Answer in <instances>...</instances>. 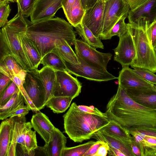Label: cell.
<instances>
[{
  "label": "cell",
  "mask_w": 156,
  "mask_h": 156,
  "mask_svg": "<svg viewBox=\"0 0 156 156\" xmlns=\"http://www.w3.org/2000/svg\"><path fill=\"white\" fill-rule=\"evenodd\" d=\"M106 107L109 120L115 121L129 132L134 130L156 132V108L138 103L119 85Z\"/></svg>",
  "instance_id": "cell-1"
},
{
  "label": "cell",
  "mask_w": 156,
  "mask_h": 156,
  "mask_svg": "<svg viewBox=\"0 0 156 156\" xmlns=\"http://www.w3.org/2000/svg\"><path fill=\"white\" fill-rule=\"evenodd\" d=\"M27 27L25 36L32 40L42 58L55 48L59 40H65L71 46L76 38L72 26L58 17L35 22L25 18Z\"/></svg>",
  "instance_id": "cell-2"
},
{
  "label": "cell",
  "mask_w": 156,
  "mask_h": 156,
  "mask_svg": "<svg viewBox=\"0 0 156 156\" xmlns=\"http://www.w3.org/2000/svg\"><path fill=\"white\" fill-rule=\"evenodd\" d=\"M65 132L75 142H82L92 138L94 133L109 122L108 117L98 116L83 111L75 102L63 116Z\"/></svg>",
  "instance_id": "cell-3"
},
{
  "label": "cell",
  "mask_w": 156,
  "mask_h": 156,
  "mask_svg": "<svg viewBox=\"0 0 156 156\" xmlns=\"http://www.w3.org/2000/svg\"><path fill=\"white\" fill-rule=\"evenodd\" d=\"M24 17L17 13L2 27L0 31V61L5 57L12 56L27 72H34L33 69L22 48L20 34L27 29Z\"/></svg>",
  "instance_id": "cell-4"
},
{
  "label": "cell",
  "mask_w": 156,
  "mask_h": 156,
  "mask_svg": "<svg viewBox=\"0 0 156 156\" xmlns=\"http://www.w3.org/2000/svg\"><path fill=\"white\" fill-rule=\"evenodd\" d=\"M127 24L136 52V58L130 66L134 69H144L156 73V54L151 38L150 23L142 18Z\"/></svg>",
  "instance_id": "cell-5"
},
{
  "label": "cell",
  "mask_w": 156,
  "mask_h": 156,
  "mask_svg": "<svg viewBox=\"0 0 156 156\" xmlns=\"http://www.w3.org/2000/svg\"><path fill=\"white\" fill-rule=\"evenodd\" d=\"M130 10L125 0H105L100 39L105 40L113 26L124 15L128 13Z\"/></svg>",
  "instance_id": "cell-6"
},
{
  "label": "cell",
  "mask_w": 156,
  "mask_h": 156,
  "mask_svg": "<svg viewBox=\"0 0 156 156\" xmlns=\"http://www.w3.org/2000/svg\"><path fill=\"white\" fill-rule=\"evenodd\" d=\"M75 53L89 65L100 69L107 70L108 63L112 55L98 51L80 39H76L74 43Z\"/></svg>",
  "instance_id": "cell-7"
},
{
  "label": "cell",
  "mask_w": 156,
  "mask_h": 156,
  "mask_svg": "<svg viewBox=\"0 0 156 156\" xmlns=\"http://www.w3.org/2000/svg\"><path fill=\"white\" fill-rule=\"evenodd\" d=\"M79 63L74 65L64 61L67 70L69 73L76 76L98 82L107 81L117 77L107 70L99 69L88 64L82 58L77 56Z\"/></svg>",
  "instance_id": "cell-8"
},
{
  "label": "cell",
  "mask_w": 156,
  "mask_h": 156,
  "mask_svg": "<svg viewBox=\"0 0 156 156\" xmlns=\"http://www.w3.org/2000/svg\"><path fill=\"white\" fill-rule=\"evenodd\" d=\"M12 122V131L7 156H16L17 144L20 145L24 155H28L25 147L24 139L26 133L33 128L31 122H27L25 116L17 115L10 117Z\"/></svg>",
  "instance_id": "cell-9"
},
{
  "label": "cell",
  "mask_w": 156,
  "mask_h": 156,
  "mask_svg": "<svg viewBox=\"0 0 156 156\" xmlns=\"http://www.w3.org/2000/svg\"><path fill=\"white\" fill-rule=\"evenodd\" d=\"M56 84L54 96L70 97L73 99L80 94L82 85L76 78L67 71H56Z\"/></svg>",
  "instance_id": "cell-10"
},
{
  "label": "cell",
  "mask_w": 156,
  "mask_h": 156,
  "mask_svg": "<svg viewBox=\"0 0 156 156\" xmlns=\"http://www.w3.org/2000/svg\"><path fill=\"white\" fill-rule=\"evenodd\" d=\"M119 38L118 46L114 49V60L120 63L122 67L129 66L136 56L133 39L129 29L126 34Z\"/></svg>",
  "instance_id": "cell-11"
},
{
  "label": "cell",
  "mask_w": 156,
  "mask_h": 156,
  "mask_svg": "<svg viewBox=\"0 0 156 156\" xmlns=\"http://www.w3.org/2000/svg\"><path fill=\"white\" fill-rule=\"evenodd\" d=\"M23 85L38 111L44 108L45 107L44 90L40 80L34 72H27Z\"/></svg>",
  "instance_id": "cell-12"
},
{
  "label": "cell",
  "mask_w": 156,
  "mask_h": 156,
  "mask_svg": "<svg viewBox=\"0 0 156 156\" xmlns=\"http://www.w3.org/2000/svg\"><path fill=\"white\" fill-rule=\"evenodd\" d=\"M105 3L104 0L99 1L86 10L82 21L97 37H99L101 33Z\"/></svg>",
  "instance_id": "cell-13"
},
{
  "label": "cell",
  "mask_w": 156,
  "mask_h": 156,
  "mask_svg": "<svg viewBox=\"0 0 156 156\" xmlns=\"http://www.w3.org/2000/svg\"><path fill=\"white\" fill-rule=\"evenodd\" d=\"M119 85L124 89H155L153 84L136 74L129 66L122 67L118 77Z\"/></svg>",
  "instance_id": "cell-14"
},
{
  "label": "cell",
  "mask_w": 156,
  "mask_h": 156,
  "mask_svg": "<svg viewBox=\"0 0 156 156\" xmlns=\"http://www.w3.org/2000/svg\"><path fill=\"white\" fill-rule=\"evenodd\" d=\"M63 0H37L30 16L35 22L53 18L57 11L62 8Z\"/></svg>",
  "instance_id": "cell-15"
},
{
  "label": "cell",
  "mask_w": 156,
  "mask_h": 156,
  "mask_svg": "<svg viewBox=\"0 0 156 156\" xmlns=\"http://www.w3.org/2000/svg\"><path fill=\"white\" fill-rule=\"evenodd\" d=\"M31 122L33 128L44 140L48 144L52 139L55 127L45 114L38 111L32 117Z\"/></svg>",
  "instance_id": "cell-16"
},
{
  "label": "cell",
  "mask_w": 156,
  "mask_h": 156,
  "mask_svg": "<svg viewBox=\"0 0 156 156\" xmlns=\"http://www.w3.org/2000/svg\"><path fill=\"white\" fill-rule=\"evenodd\" d=\"M40 80L45 93L44 106L48 100L54 96L56 84V71L46 66L34 72Z\"/></svg>",
  "instance_id": "cell-17"
},
{
  "label": "cell",
  "mask_w": 156,
  "mask_h": 156,
  "mask_svg": "<svg viewBox=\"0 0 156 156\" xmlns=\"http://www.w3.org/2000/svg\"><path fill=\"white\" fill-rule=\"evenodd\" d=\"M127 17L129 23L142 18L151 23L156 19V0H150L136 8L130 10Z\"/></svg>",
  "instance_id": "cell-18"
},
{
  "label": "cell",
  "mask_w": 156,
  "mask_h": 156,
  "mask_svg": "<svg viewBox=\"0 0 156 156\" xmlns=\"http://www.w3.org/2000/svg\"><path fill=\"white\" fill-rule=\"evenodd\" d=\"M66 142V137L58 129L55 127L52 140L48 144L41 147L44 155L62 156Z\"/></svg>",
  "instance_id": "cell-19"
},
{
  "label": "cell",
  "mask_w": 156,
  "mask_h": 156,
  "mask_svg": "<svg viewBox=\"0 0 156 156\" xmlns=\"http://www.w3.org/2000/svg\"><path fill=\"white\" fill-rule=\"evenodd\" d=\"M92 138L107 143L109 145L119 150L126 156H135L132 152L130 143L104 131L98 130Z\"/></svg>",
  "instance_id": "cell-20"
},
{
  "label": "cell",
  "mask_w": 156,
  "mask_h": 156,
  "mask_svg": "<svg viewBox=\"0 0 156 156\" xmlns=\"http://www.w3.org/2000/svg\"><path fill=\"white\" fill-rule=\"evenodd\" d=\"M125 90L128 95L138 103L150 108H156V89Z\"/></svg>",
  "instance_id": "cell-21"
},
{
  "label": "cell",
  "mask_w": 156,
  "mask_h": 156,
  "mask_svg": "<svg viewBox=\"0 0 156 156\" xmlns=\"http://www.w3.org/2000/svg\"><path fill=\"white\" fill-rule=\"evenodd\" d=\"M27 29L21 32L19 35V38L25 54L33 69L36 71L38 70L42 58L33 41L25 36Z\"/></svg>",
  "instance_id": "cell-22"
},
{
  "label": "cell",
  "mask_w": 156,
  "mask_h": 156,
  "mask_svg": "<svg viewBox=\"0 0 156 156\" xmlns=\"http://www.w3.org/2000/svg\"><path fill=\"white\" fill-rule=\"evenodd\" d=\"M24 98L19 89L4 105L0 106V119L10 117L16 110L24 105Z\"/></svg>",
  "instance_id": "cell-23"
},
{
  "label": "cell",
  "mask_w": 156,
  "mask_h": 156,
  "mask_svg": "<svg viewBox=\"0 0 156 156\" xmlns=\"http://www.w3.org/2000/svg\"><path fill=\"white\" fill-rule=\"evenodd\" d=\"M11 118L3 121L0 126V156H7L12 131Z\"/></svg>",
  "instance_id": "cell-24"
},
{
  "label": "cell",
  "mask_w": 156,
  "mask_h": 156,
  "mask_svg": "<svg viewBox=\"0 0 156 156\" xmlns=\"http://www.w3.org/2000/svg\"><path fill=\"white\" fill-rule=\"evenodd\" d=\"M129 133L138 145L141 154L145 148L156 149V136L147 135L146 132L144 130H134Z\"/></svg>",
  "instance_id": "cell-25"
},
{
  "label": "cell",
  "mask_w": 156,
  "mask_h": 156,
  "mask_svg": "<svg viewBox=\"0 0 156 156\" xmlns=\"http://www.w3.org/2000/svg\"><path fill=\"white\" fill-rule=\"evenodd\" d=\"M52 51L58 54L66 62L74 65L79 63L76 53L68 42L65 40L57 41L55 44V48Z\"/></svg>",
  "instance_id": "cell-26"
},
{
  "label": "cell",
  "mask_w": 156,
  "mask_h": 156,
  "mask_svg": "<svg viewBox=\"0 0 156 156\" xmlns=\"http://www.w3.org/2000/svg\"><path fill=\"white\" fill-rule=\"evenodd\" d=\"M75 29L82 41L94 48H104V45L100 38L96 37L82 22L75 27Z\"/></svg>",
  "instance_id": "cell-27"
},
{
  "label": "cell",
  "mask_w": 156,
  "mask_h": 156,
  "mask_svg": "<svg viewBox=\"0 0 156 156\" xmlns=\"http://www.w3.org/2000/svg\"><path fill=\"white\" fill-rule=\"evenodd\" d=\"M24 70L12 56L5 57L0 61V73L12 80L14 76H19Z\"/></svg>",
  "instance_id": "cell-28"
},
{
  "label": "cell",
  "mask_w": 156,
  "mask_h": 156,
  "mask_svg": "<svg viewBox=\"0 0 156 156\" xmlns=\"http://www.w3.org/2000/svg\"><path fill=\"white\" fill-rule=\"evenodd\" d=\"M85 12L81 0H76L65 14L70 24L75 28L82 22Z\"/></svg>",
  "instance_id": "cell-29"
},
{
  "label": "cell",
  "mask_w": 156,
  "mask_h": 156,
  "mask_svg": "<svg viewBox=\"0 0 156 156\" xmlns=\"http://www.w3.org/2000/svg\"><path fill=\"white\" fill-rule=\"evenodd\" d=\"M100 130L130 143L131 136L128 131L115 120H109V123Z\"/></svg>",
  "instance_id": "cell-30"
},
{
  "label": "cell",
  "mask_w": 156,
  "mask_h": 156,
  "mask_svg": "<svg viewBox=\"0 0 156 156\" xmlns=\"http://www.w3.org/2000/svg\"><path fill=\"white\" fill-rule=\"evenodd\" d=\"M43 67L51 68L55 71H67L64 61L57 53L52 51L45 55L41 59Z\"/></svg>",
  "instance_id": "cell-31"
},
{
  "label": "cell",
  "mask_w": 156,
  "mask_h": 156,
  "mask_svg": "<svg viewBox=\"0 0 156 156\" xmlns=\"http://www.w3.org/2000/svg\"><path fill=\"white\" fill-rule=\"evenodd\" d=\"M73 99L70 97L54 96L47 102L46 106L54 113H62L69 107Z\"/></svg>",
  "instance_id": "cell-32"
},
{
  "label": "cell",
  "mask_w": 156,
  "mask_h": 156,
  "mask_svg": "<svg viewBox=\"0 0 156 156\" xmlns=\"http://www.w3.org/2000/svg\"><path fill=\"white\" fill-rule=\"evenodd\" d=\"M128 13L124 15L113 26L105 40L111 39L114 36L120 37L126 34L129 30L127 23L125 22V19L127 17Z\"/></svg>",
  "instance_id": "cell-33"
},
{
  "label": "cell",
  "mask_w": 156,
  "mask_h": 156,
  "mask_svg": "<svg viewBox=\"0 0 156 156\" xmlns=\"http://www.w3.org/2000/svg\"><path fill=\"white\" fill-rule=\"evenodd\" d=\"M96 141H90L76 146L66 147L63 151L62 156H83L90 147Z\"/></svg>",
  "instance_id": "cell-34"
},
{
  "label": "cell",
  "mask_w": 156,
  "mask_h": 156,
  "mask_svg": "<svg viewBox=\"0 0 156 156\" xmlns=\"http://www.w3.org/2000/svg\"><path fill=\"white\" fill-rule=\"evenodd\" d=\"M36 131L31 129L26 133L25 136V147L28 156L35 155V150L38 147Z\"/></svg>",
  "instance_id": "cell-35"
},
{
  "label": "cell",
  "mask_w": 156,
  "mask_h": 156,
  "mask_svg": "<svg viewBox=\"0 0 156 156\" xmlns=\"http://www.w3.org/2000/svg\"><path fill=\"white\" fill-rule=\"evenodd\" d=\"M37 0H17L18 12L24 17L30 16Z\"/></svg>",
  "instance_id": "cell-36"
},
{
  "label": "cell",
  "mask_w": 156,
  "mask_h": 156,
  "mask_svg": "<svg viewBox=\"0 0 156 156\" xmlns=\"http://www.w3.org/2000/svg\"><path fill=\"white\" fill-rule=\"evenodd\" d=\"M12 81L14 82L18 87L19 89L24 98L26 105L29 106L33 112L36 113L38 111L27 93L23 85L24 82L18 76H15L12 78Z\"/></svg>",
  "instance_id": "cell-37"
},
{
  "label": "cell",
  "mask_w": 156,
  "mask_h": 156,
  "mask_svg": "<svg viewBox=\"0 0 156 156\" xmlns=\"http://www.w3.org/2000/svg\"><path fill=\"white\" fill-rule=\"evenodd\" d=\"M18 90L19 88L16 84L12 81L0 96V106L5 105Z\"/></svg>",
  "instance_id": "cell-38"
},
{
  "label": "cell",
  "mask_w": 156,
  "mask_h": 156,
  "mask_svg": "<svg viewBox=\"0 0 156 156\" xmlns=\"http://www.w3.org/2000/svg\"><path fill=\"white\" fill-rule=\"evenodd\" d=\"M137 75L148 82L156 85V75L148 70L136 68L133 69Z\"/></svg>",
  "instance_id": "cell-39"
},
{
  "label": "cell",
  "mask_w": 156,
  "mask_h": 156,
  "mask_svg": "<svg viewBox=\"0 0 156 156\" xmlns=\"http://www.w3.org/2000/svg\"><path fill=\"white\" fill-rule=\"evenodd\" d=\"M11 9L8 3L0 5V27H4L8 23V18Z\"/></svg>",
  "instance_id": "cell-40"
},
{
  "label": "cell",
  "mask_w": 156,
  "mask_h": 156,
  "mask_svg": "<svg viewBox=\"0 0 156 156\" xmlns=\"http://www.w3.org/2000/svg\"><path fill=\"white\" fill-rule=\"evenodd\" d=\"M78 107L81 110L91 114L101 116H107L105 112L103 113L101 112L96 108L93 109L90 106L83 105H78Z\"/></svg>",
  "instance_id": "cell-41"
},
{
  "label": "cell",
  "mask_w": 156,
  "mask_h": 156,
  "mask_svg": "<svg viewBox=\"0 0 156 156\" xmlns=\"http://www.w3.org/2000/svg\"><path fill=\"white\" fill-rule=\"evenodd\" d=\"M12 81L9 77L0 73V96Z\"/></svg>",
  "instance_id": "cell-42"
},
{
  "label": "cell",
  "mask_w": 156,
  "mask_h": 156,
  "mask_svg": "<svg viewBox=\"0 0 156 156\" xmlns=\"http://www.w3.org/2000/svg\"><path fill=\"white\" fill-rule=\"evenodd\" d=\"M104 142L98 140L92 145L83 155V156L93 155L95 154L100 146L104 143Z\"/></svg>",
  "instance_id": "cell-43"
},
{
  "label": "cell",
  "mask_w": 156,
  "mask_h": 156,
  "mask_svg": "<svg viewBox=\"0 0 156 156\" xmlns=\"http://www.w3.org/2000/svg\"><path fill=\"white\" fill-rule=\"evenodd\" d=\"M109 145L107 142H104L98 148L97 151L93 156H106L108 154Z\"/></svg>",
  "instance_id": "cell-44"
},
{
  "label": "cell",
  "mask_w": 156,
  "mask_h": 156,
  "mask_svg": "<svg viewBox=\"0 0 156 156\" xmlns=\"http://www.w3.org/2000/svg\"><path fill=\"white\" fill-rule=\"evenodd\" d=\"M31 110V108L27 105H24L15 111L10 117L17 115L26 116L29 111Z\"/></svg>",
  "instance_id": "cell-45"
},
{
  "label": "cell",
  "mask_w": 156,
  "mask_h": 156,
  "mask_svg": "<svg viewBox=\"0 0 156 156\" xmlns=\"http://www.w3.org/2000/svg\"><path fill=\"white\" fill-rule=\"evenodd\" d=\"M150 0H125L129 4L130 10L138 8Z\"/></svg>",
  "instance_id": "cell-46"
},
{
  "label": "cell",
  "mask_w": 156,
  "mask_h": 156,
  "mask_svg": "<svg viewBox=\"0 0 156 156\" xmlns=\"http://www.w3.org/2000/svg\"><path fill=\"white\" fill-rule=\"evenodd\" d=\"M130 145L132 152L135 156H141V151L138 145L132 139V137Z\"/></svg>",
  "instance_id": "cell-47"
},
{
  "label": "cell",
  "mask_w": 156,
  "mask_h": 156,
  "mask_svg": "<svg viewBox=\"0 0 156 156\" xmlns=\"http://www.w3.org/2000/svg\"><path fill=\"white\" fill-rule=\"evenodd\" d=\"M109 156H126V155L119 150L109 145V149L108 151Z\"/></svg>",
  "instance_id": "cell-48"
},
{
  "label": "cell",
  "mask_w": 156,
  "mask_h": 156,
  "mask_svg": "<svg viewBox=\"0 0 156 156\" xmlns=\"http://www.w3.org/2000/svg\"><path fill=\"white\" fill-rule=\"evenodd\" d=\"M84 9L86 10L93 7L98 0H81Z\"/></svg>",
  "instance_id": "cell-49"
},
{
  "label": "cell",
  "mask_w": 156,
  "mask_h": 156,
  "mask_svg": "<svg viewBox=\"0 0 156 156\" xmlns=\"http://www.w3.org/2000/svg\"><path fill=\"white\" fill-rule=\"evenodd\" d=\"M151 35L153 45L156 39V19L150 23Z\"/></svg>",
  "instance_id": "cell-50"
},
{
  "label": "cell",
  "mask_w": 156,
  "mask_h": 156,
  "mask_svg": "<svg viewBox=\"0 0 156 156\" xmlns=\"http://www.w3.org/2000/svg\"><path fill=\"white\" fill-rule=\"evenodd\" d=\"M141 156H156V149L145 148L141 153Z\"/></svg>",
  "instance_id": "cell-51"
},
{
  "label": "cell",
  "mask_w": 156,
  "mask_h": 156,
  "mask_svg": "<svg viewBox=\"0 0 156 156\" xmlns=\"http://www.w3.org/2000/svg\"><path fill=\"white\" fill-rule=\"evenodd\" d=\"M9 2H17V0H0V5L5 4L8 3Z\"/></svg>",
  "instance_id": "cell-52"
},
{
  "label": "cell",
  "mask_w": 156,
  "mask_h": 156,
  "mask_svg": "<svg viewBox=\"0 0 156 156\" xmlns=\"http://www.w3.org/2000/svg\"><path fill=\"white\" fill-rule=\"evenodd\" d=\"M153 46L154 48L156 47V39L155 41L153 44Z\"/></svg>",
  "instance_id": "cell-53"
},
{
  "label": "cell",
  "mask_w": 156,
  "mask_h": 156,
  "mask_svg": "<svg viewBox=\"0 0 156 156\" xmlns=\"http://www.w3.org/2000/svg\"><path fill=\"white\" fill-rule=\"evenodd\" d=\"M154 49L156 54V47L154 48Z\"/></svg>",
  "instance_id": "cell-54"
},
{
  "label": "cell",
  "mask_w": 156,
  "mask_h": 156,
  "mask_svg": "<svg viewBox=\"0 0 156 156\" xmlns=\"http://www.w3.org/2000/svg\"><path fill=\"white\" fill-rule=\"evenodd\" d=\"M103 0H104V1H105V0H98V2H99V1H103Z\"/></svg>",
  "instance_id": "cell-55"
}]
</instances>
